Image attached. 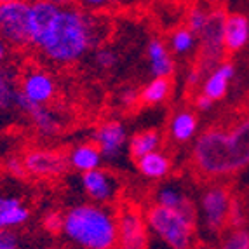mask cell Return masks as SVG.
<instances>
[{
    "mask_svg": "<svg viewBox=\"0 0 249 249\" xmlns=\"http://www.w3.org/2000/svg\"><path fill=\"white\" fill-rule=\"evenodd\" d=\"M192 164L197 175L208 179L233 176L249 167V94L232 113L199 134Z\"/></svg>",
    "mask_w": 249,
    "mask_h": 249,
    "instance_id": "obj_1",
    "label": "cell"
},
{
    "mask_svg": "<svg viewBox=\"0 0 249 249\" xmlns=\"http://www.w3.org/2000/svg\"><path fill=\"white\" fill-rule=\"evenodd\" d=\"M112 34L110 19L75 5L61 7L37 49L49 61L70 65L92 47L103 46Z\"/></svg>",
    "mask_w": 249,
    "mask_h": 249,
    "instance_id": "obj_2",
    "label": "cell"
},
{
    "mask_svg": "<svg viewBox=\"0 0 249 249\" xmlns=\"http://www.w3.org/2000/svg\"><path fill=\"white\" fill-rule=\"evenodd\" d=\"M63 233L71 244L86 249H110L119 242L117 218L92 204L71 208L65 214Z\"/></svg>",
    "mask_w": 249,
    "mask_h": 249,
    "instance_id": "obj_3",
    "label": "cell"
},
{
    "mask_svg": "<svg viewBox=\"0 0 249 249\" xmlns=\"http://www.w3.org/2000/svg\"><path fill=\"white\" fill-rule=\"evenodd\" d=\"M148 230L173 249H185L192 246L196 232V216L176 208L155 204L145 214Z\"/></svg>",
    "mask_w": 249,
    "mask_h": 249,
    "instance_id": "obj_4",
    "label": "cell"
},
{
    "mask_svg": "<svg viewBox=\"0 0 249 249\" xmlns=\"http://www.w3.org/2000/svg\"><path fill=\"white\" fill-rule=\"evenodd\" d=\"M28 14V0H11L0 4V38L9 47L30 46Z\"/></svg>",
    "mask_w": 249,
    "mask_h": 249,
    "instance_id": "obj_5",
    "label": "cell"
},
{
    "mask_svg": "<svg viewBox=\"0 0 249 249\" xmlns=\"http://www.w3.org/2000/svg\"><path fill=\"white\" fill-rule=\"evenodd\" d=\"M233 199L230 196V190L227 187L216 185L202 194L200 206H202L204 218L208 229L214 233H221L229 227L230 211H232Z\"/></svg>",
    "mask_w": 249,
    "mask_h": 249,
    "instance_id": "obj_6",
    "label": "cell"
},
{
    "mask_svg": "<svg viewBox=\"0 0 249 249\" xmlns=\"http://www.w3.org/2000/svg\"><path fill=\"white\" fill-rule=\"evenodd\" d=\"M146 218L136 209H124L117 216V246L125 249H143L148 246Z\"/></svg>",
    "mask_w": 249,
    "mask_h": 249,
    "instance_id": "obj_7",
    "label": "cell"
},
{
    "mask_svg": "<svg viewBox=\"0 0 249 249\" xmlns=\"http://www.w3.org/2000/svg\"><path fill=\"white\" fill-rule=\"evenodd\" d=\"M59 5L51 0H32L30 2L28 26H30V46L38 47L42 38L46 37L54 19L59 13Z\"/></svg>",
    "mask_w": 249,
    "mask_h": 249,
    "instance_id": "obj_8",
    "label": "cell"
},
{
    "mask_svg": "<svg viewBox=\"0 0 249 249\" xmlns=\"http://www.w3.org/2000/svg\"><path fill=\"white\" fill-rule=\"evenodd\" d=\"M23 160L28 175L37 178H54L63 175L68 164V159L54 150H32Z\"/></svg>",
    "mask_w": 249,
    "mask_h": 249,
    "instance_id": "obj_9",
    "label": "cell"
},
{
    "mask_svg": "<svg viewBox=\"0 0 249 249\" xmlns=\"http://www.w3.org/2000/svg\"><path fill=\"white\" fill-rule=\"evenodd\" d=\"M96 145L100 146L103 159L113 160L121 155L122 148L127 143V133L125 127L117 121H108L98 127L94 134Z\"/></svg>",
    "mask_w": 249,
    "mask_h": 249,
    "instance_id": "obj_10",
    "label": "cell"
},
{
    "mask_svg": "<svg viewBox=\"0 0 249 249\" xmlns=\"http://www.w3.org/2000/svg\"><path fill=\"white\" fill-rule=\"evenodd\" d=\"M19 91L35 103L46 105L56 94V84L44 70H32L23 77Z\"/></svg>",
    "mask_w": 249,
    "mask_h": 249,
    "instance_id": "obj_11",
    "label": "cell"
},
{
    "mask_svg": "<svg viewBox=\"0 0 249 249\" xmlns=\"http://www.w3.org/2000/svg\"><path fill=\"white\" fill-rule=\"evenodd\" d=\"M14 105L19 108L21 112H25L26 115L30 117V121L34 122V125L38 129V133L51 136V134H54L58 131V121H56V117L53 115V112L47 110L46 105L35 103V101H32L30 98H26L19 89H18Z\"/></svg>",
    "mask_w": 249,
    "mask_h": 249,
    "instance_id": "obj_12",
    "label": "cell"
},
{
    "mask_svg": "<svg viewBox=\"0 0 249 249\" xmlns=\"http://www.w3.org/2000/svg\"><path fill=\"white\" fill-rule=\"evenodd\" d=\"M82 187L88 196L96 202H108L115 194V181L100 167L82 173Z\"/></svg>",
    "mask_w": 249,
    "mask_h": 249,
    "instance_id": "obj_13",
    "label": "cell"
},
{
    "mask_svg": "<svg viewBox=\"0 0 249 249\" xmlns=\"http://www.w3.org/2000/svg\"><path fill=\"white\" fill-rule=\"evenodd\" d=\"M249 40V21L244 14L233 13L225 23V51L229 54L241 51Z\"/></svg>",
    "mask_w": 249,
    "mask_h": 249,
    "instance_id": "obj_14",
    "label": "cell"
},
{
    "mask_svg": "<svg viewBox=\"0 0 249 249\" xmlns=\"http://www.w3.org/2000/svg\"><path fill=\"white\" fill-rule=\"evenodd\" d=\"M146 56H148L150 71L154 77H171L175 71V61L171 58L166 44L159 38H152L146 47Z\"/></svg>",
    "mask_w": 249,
    "mask_h": 249,
    "instance_id": "obj_15",
    "label": "cell"
},
{
    "mask_svg": "<svg viewBox=\"0 0 249 249\" xmlns=\"http://www.w3.org/2000/svg\"><path fill=\"white\" fill-rule=\"evenodd\" d=\"M233 67L230 63H223V65H218L214 70L211 71L208 79L204 80L202 92L208 94L213 101L223 100L229 91V82L233 77Z\"/></svg>",
    "mask_w": 249,
    "mask_h": 249,
    "instance_id": "obj_16",
    "label": "cell"
},
{
    "mask_svg": "<svg viewBox=\"0 0 249 249\" xmlns=\"http://www.w3.org/2000/svg\"><path fill=\"white\" fill-rule=\"evenodd\" d=\"M103 160V154H101L100 146L92 145V143H84V145L75 146L68 155V162L73 169L86 173V171L98 169Z\"/></svg>",
    "mask_w": 249,
    "mask_h": 249,
    "instance_id": "obj_17",
    "label": "cell"
},
{
    "mask_svg": "<svg viewBox=\"0 0 249 249\" xmlns=\"http://www.w3.org/2000/svg\"><path fill=\"white\" fill-rule=\"evenodd\" d=\"M30 218V211L16 197L0 196V229L19 227Z\"/></svg>",
    "mask_w": 249,
    "mask_h": 249,
    "instance_id": "obj_18",
    "label": "cell"
},
{
    "mask_svg": "<svg viewBox=\"0 0 249 249\" xmlns=\"http://www.w3.org/2000/svg\"><path fill=\"white\" fill-rule=\"evenodd\" d=\"M138 160V171L142 173L145 178L159 179L164 178L171 171V160L167 155H164L159 150H154L143 157L136 159Z\"/></svg>",
    "mask_w": 249,
    "mask_h": 249,
    "instance_id": "obj_19",
    "label": "cell"
},
{
    "mask_svg": "<svg viewBox=\"0 0 249 249\" xmlns=\"http://www.w3.org/2000/svg\"><path fill=\"white\" fill-rule=\"evenodd\" d=\"M196 131H197V117L192 112L181 110V112H178L173 117V121H171V136L175 138L176 142L179 143L188 142V140L194 138Z\"/></svg>",
    "mask_w": 249,
    "mask_h": 249,
    "instance_id": "obj_20",
    "label": "cell"
},
{
    "mask_svg": "<svg viewBox=\"0 0 249 249\" xmlns=\"http://www.w3.org/2000/svg\"><path fill=\"white\" fill-rule=\"evenodd\" d=\"M159 146H160V136L157 131H152V129L134 134L129 140V152L134 159H140L154 150H159Z\"/></svg>",
    "mask_w": 249,
    "mask_h": 249,
    "instance_id": "obj_21",
    "label": "cell"
},
{
    "mask_svg": "<svg viewBox=\"0 0 249 249\" xmlns=\"http://www.w3.org/2000/svg\"><path fill=\"white\" fill-rule=\"evenodd\" d=\"M171 92V80L169 77H154L143 88L142 94V101L145 105H159L166 100Z\"/></svg>",
    "mask_w": 249,
    "mask_h": 249,
    "instance_id": "obj_22",
    "label": "cell"
},
{
    "mask_svg": "<svg viewBox=\"0 0 249 249\" xmlns=\"http://www.w3.org/2000/svg\"><path fill=\"white\" fill-rule=\"evenodd\" d=\"M16 82H14V73L9 68L0 67V112L9 110L16 101Z\"/></svg>",
    "mask_w": 249,
    "mask_h": 249,
    "instance_id": "obj_23",
    "label": "cell"
},
{
    "mask_svg": "<svg viewBox=\"0 0 249 249\" xmlns=\"http://www.w3.org/2000/svg\"><path fill=\"white\" fill-rule=\"evenodd\" d=\"M196 44V34L190 28H178L171 35V49L176 54H187Z\"/></svg>",
    "mask_w": 249,
    "mask_h": 249,
    "instance_id": "obj_24",
    "label": "cell"
},
{
    "mask_svg": "<svg viewBox=\"0 0 249 249\" xmlns=\"http://www.w3.org/2000/svg\"><path fill=\"white\" fill-rule=\"evenodd\" d=\"M157 204L160 206H166V208H176L179 209L183 204L187 202L188 197H185L178 188L175 187H162L160 190L157 192Z\"/></svg>",
    "mask_w": 249,
    "mask_h": 249,
    "instance_id": "obj_25",
    "label": "cell"
},
{
    "mask_svg": "<svg viewBox=\"0 0 249 249\" xmlns=\"http://www.w3.org/2000/svg\"><path fill=\"white\" fill-rule=\"evenodd\" d=\"M223 248L227 249H249V233L246 230H232L225 237Z\"/></svg>",
    "mask_w": 249,
    "mask_h": 249,
    "instance_id": "obj_26",
    "label": "cell"
},
{
    "mask_svg": "<svg viewBox=\"0 0 249 249\" xmlns=\"http://www.w3.org/2000/svg\"><path fill=\"white\" fill-rule=\"evenodd\" d=\"M208 14L206 11H202L200 7H194L188 13V18H187V26L194 32L196 35L200 34V30L204 28V25H206V19H208Z\"/></svg>",
    "mask_w": 249,
    "mask_h": 249,
    "instance_id": "obj_27",
    "label": "cell"
},
{
    "mask_svg": "<svg viewBox=\"0 0 249 249\" xmlns=\"http://www.w3.org/2000/svg\"><path fill=\"white\" fill-rule=\"evenodd\" d=\"M96 65L101 68V70H110L117 65V54L108 47H101V49L96 51Z\"/></svg>",
    "mask_w": 249,
    "mask_h": 249,
    "instance_id": "obj_28",
    "label": "cell"
},
{
    "mask_svg": "<svg viewBox=\"0 0 249 249\" xmlns=\"http://www.w3.org/2000/svg\"><path fill=\"white\" fill-rule=\"evenodd\" d=\"M63 221H65V216L58 214V213H51L46 220H44V227H46L47 232L59 233L63 232Z\"/></svg>",
    "mask_w": 249,
    "mask_h": 249,
    "instance_id": "obj_29",
    "label": "cell"
},
{
    "mask_svg": "<svg viewBox=\"0 0 249 249\" xmlns=\"http://www.w3.org/2000/svg\"><path fill=\"white\" fill-rule=\"evenodd\" d=\"M19 246L18 235L11 229H0V249H16Z\"/></svg>",
    "mask_w": 249,
    "mask_h": 249,
    "instance_id": "obj_30",
    "label": "cell"
},
{
    "mask_svg": "<svg viewBox=\"0 0 249 249\" xmlns=\"http://www.w3.org/2000/svg\"><path fill=\"white\" fill-rule=\"evenodd\" d=\"M7 169H9V173H13L18 178H23V176H26V173H28L25 167V160H19V159H16V157H13L7 162Z\"/></svg>",
    "mask_w": 249,
    "mask_h": 249,
    "instance_id": "obj_31",
    "label": "cell"
},
{
    "mask_svg": "<svg viewBox=\"0 0 249 249\" xmlns=\"http://www.w3.org/2000/svg\"><path fill=\"white\" fill-rule=\"evenodd\" d=\"M115 2L117 0H79V4L88 11H100V9L115 4Z\"/></svg>",
    "mask_w": 249,
    "mask_h": 249,
    "instance_id": "obj_32",
    "label": "cell"
},
{
    "mask_svg": "<svg viewBox=\"0 0 249 249\" xmlns=\"http://www.w3.org/2000/svg\"><path fill=\"white\" fill-rule=\"evenodd\" d=\"M213 103H214V101H213L208 94H204V92L200 96H197V100H196V105L199 110H209V108L213 107Z\"/></svg>",
    "mask_w": 249,
    "mask_h": 249,
    "instance_id": "obj_33",
    "label": "cell"
},
{
    "mask_svg": "<svg viewBox=\"0 0 249 249\" xmlns=\"http://www.w3.org/2000/svg\"><path fill=\"white\" fill-rule=\"evenodd\" d=\"M7 54H9V46L0 38V67H4L5 59H7Z\"/></svg>",
    "mask_w": 249,
    "mask_h": 249,
    "instance_id": "obj_34",
    "label": "cell"
},
{
    "mask_svg": "<svg viewBox=\"0 0 249 249\" xmlns=\"http://www.w3.org/2000/svg\"><path fill=\"white\" fill-rule=\"evenodd\" d=\"M51 2H54L59 7H70V5L79 4V0H51Z\"/></svg>",
    "mask_w": 249,
    "mask_h": 249,
    "instance_id": "obj_35",
    "label": "cell"
},
{
    "mask_svg": "<svg viewBox=\"0 0 249 249\" xmlns=\"http://www.w3.org/2000/svg\"><path fill=\"white\" fill-rule=\"evenodd\" d=\"M2 2H11V0H0V4H2Z\"/></svg>",
    "mask_w": 249,
    "mask_h": 249,
    "instance_id": "obj_36",
    "label": "cell"
}]
</instances>
